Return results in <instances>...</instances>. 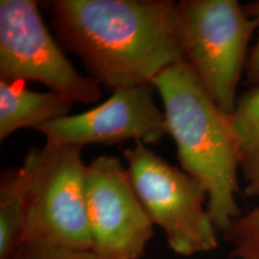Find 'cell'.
I'll return each mask as SVG.
<instances>
[{"mask_svg":"<svg viewBox=\"0 0 259 259\" xmlns=\"http://www.w3.org/2000/svg\"><path fill=\"white\" fill-rule=\"evenodd\" d=\"M54 36L87 74L112 90L153 84L185 60L171 0H48Z\"/></svg>","mask_w":259,"mask_h":259,"instance_id":"6da1fadb","label":"cell"},{"mask_svg":"<svg viewBox=\"0 0 259 259\" xmlns=\"http://www.w3.org/2000/svg\"><path fill=\"white\" fill-rule=\"evenodd\" d=\"M153 85L181 169L205 189L210 218L225 232L242 213L236 200L240 171L231 114L216 105L185 60L162 71Z\"/></svg>","mask_w":259,"mask_h":259,"instance_id":"7a4b0ae2","label":"cell"},{"mask_svg":"<svg viewBox=\"0 0 259 259\" xmlns=\"http://www.w3.org/2000/svg\"><path fill=\"white\" fill-rule=\"evenodd\" d=\"M83 147L46 141L24 156L28 176L25 242L92 251Z\"/></svg>","mask_w":259,"mask_h":259,"instance_id":"3957f363","label":"cell"},{"mask_svg":"<svg viewBox=\"0 0 259 259\" xmlns=\"http://www.w3.org/2000/svg\"><path fill=\"white\" fill-rule=\"evenodd\" d=\"M177 18L185 61L216 105L232 114L257 23L238 0H181Z\"/></svg>","mask_w":259,"mask_h":259,"instance_id":"277c9868","label":"cell"},{"mask_svg":"<svg viewBox=\"0 0 259 259\" xmlns=\"http://www.w3.org/2000/svg\"><path fill=\"white\" fill-rule=\"evenodd\" d=\"M124 158L142 205L173 252L191 257L218 248L219 231L210 218L208 193L202 184L144 143L126 149Z\"/></svg>","mask_w":259,"mask_h":259,"instance_id":"5b68a950","label":"cell"},{"mask_svg":"<svg viewBox=\"0 0 259 259\" xmlns=\"http://www.w3.org/2000/svg\"><path fill=\"white\" fill-rule=\"evenodd\" d=\"M0 80L38 82L73 103L101 97V85L71 64L34 0H0Z\"/></svg>","mask_w":259,"mask_h":259,"instance_id":"8992f818","label":"cell"},{"mask_svg":"<svg viewBox=\"0 0 259 259\" xmlns=\"http://www.w3.org/2000/svg\"><path fill=\"white\" fill-rule=\"evenodd\" d=\"M87 208L97 258L143 257L154 225L118 157L100 155L88 164Z\"/></svg>","mask_w":259,"mask_h":259,"instance_id":"52a82bcc","label":"cell"},{"mask_svg":"<svg viewBox=\"0 0 259 259\" xmlns=\"http://www.w3.org/2000/svg\"><path fill=\"white\" fill-rule=\"evenodd\" d=\"M153 84L114 90L101 105L42 125L46 141L74 144H158L168 135L164 113L154 100Z\"/></svg>","mask_w":259,"mask_h":259,"instance_id":"ba28073f","label":"cell"},{"mask_svg":"<svg viewBox=\"0 0 259 259\" xmlns=\"http://www.w3.org/2000/svg\"><path fill=\"white\" fill-rule=\"evenodd\" d=\"M73 102L56 92H34L24 83L0 80V141L21 128L37 130L70 115Z\"/></svg>","mask_w":259,"mask_h":259,"instance_id":"9c48e42d","label":"cell"},{"mask_svg":"<svg viewBox=\"0 0 259 259\" xmlns=\"http://www.w3.org/2000/svg\"><path fill=\"white\" fill-rule=\"evenodd\" d=\"M231 119L244 194L247 198H259V85L250 87L239 95Z\"/></svg>","mask_w":259,"mask_h":259,"instance_id":"30bf717a","label":"cell"},{"mask_svg":"<svg viewBox=\"0 0 259 259\" xmlns=\"http://www.w3.org/2000/svg\"><path fill=\"white\" fill-rule=\"evenodd\" d=\"M28 176L25 167H15L0 176V259H12L25 244Z\"/></svg>","mask_w":259,"mask_h":259,"instance_id":"8fae6325","label":"cell"},{"mask_svg":"<svg viewBox=\"0 0 259 259\" xmlns=\"http://www.w3.org/2000/svg\"><path fill=\"white\" fill-rule=\"evenodd\" d=\"M222 236L231 245V258L259 259V206L241 213L222 232Z\"/></svg>","mask_w":259,"mask_h":259,"instance_id":"7c38bea8","label":"cell"},{"mask_svg":"<svg viewBox=\"0 0 259 259\" xmlns=\"http://www.w3.org/2000/svg\"><path fill=\"white\" fill-rule=\"evenodd\" d=\"M12 259H99L93 251L65 250V248L45 247L34 244H25Z\"/></svg>","mask_w":259,"mask_h":259,"instance_id":"4fadbf2b","label":"cell"},{"mask_svg":"<svg viewBox=\"0 0 259 259\" xmlns=\"http://www.w3.org/2000/svg\"><path fill=\"white\" fill-rule=\"evenodd\" d=\"M245 9L257 23L255 41L248 54L244 74V83L250 88V87L259 85V0L245 4Z\"/></svg>","mask_w":259,"mask_h":259,"instance_id":"5bb4252c","label":"cell"}]
</instances>
